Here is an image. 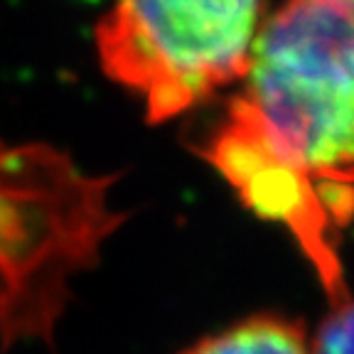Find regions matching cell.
<instances>
[{
	"mask_svg": "<svg viewBox=\"0 0 354 354\" xmlns=\"http://www.w3.org/2000/svg\"><path fill=\"white\" fill-rule=\"evenodd\" d=\"M246 86L202 148L241 202L298 239L342 305L354 216V0H286L259 30Z\"/></svg>",
	"mask_w": 354,
	"mask_h": 354,
	"instance_id": "cell-1",
	"label": "cell"
},
{
	"mask_svg": "<svg viewBox=\"0 0 354 354\" xmlns=\"http://www.w3.org/2000/svg\"><path fill=\"white\" fill-rule=\"evenodd\" d=\"M113 177L84 175L50 145L0 143V339H47L69 278L94 266L123 216L109 207Z\"/></svg>",
	"mask_w": 354,
	"mask_h": 354,
	"instance_id": "cell-2",
	"label": "cell"
},
{
	"mask_svg": "<svg viewBox=\"0 0 354 354\" xmlns=\"http://www.w3.org/2000/svg\"><path fill=\"white\" fill-rule=\"evenodd\" d=\"M261 0H113L96 22L101 72L143 99L148 123L243 79Z\"/></svg>",
	"mask_w": 354,
	"mask_h": 354,
	"instance_id": "cell-3",
	"label": "cell"
},
{
	"mask_svg": "<svg viewBox=\"0 0 354 354\" xmlns=\"http://www.w3.org/2000/svg\"><path fill=\"white\" fill-rule=\"evenodd\" d=\"M185 354H310L298 322L281 317H251L194 344Z\"/></svg>",
	"mask_w": 354,
	"mask_h": 354,
	"instance_id": "cell-4",
	"label": "cell"
},
{
	"mask_svg": "<svg viewBox=\"0 0 354 354\" xmlns=\"http://www.w3.org/2000/svg\"><path fill=\"white\" fill-rule=\"evenodd\" d=\"M313 354H354V300L335 305L317 330Z\"/></svg>",
	"mask_w": 354,
	"mask_h": 354,
	"instance_id": "cell-5",
	"label": "cell"
}]
</instances>
